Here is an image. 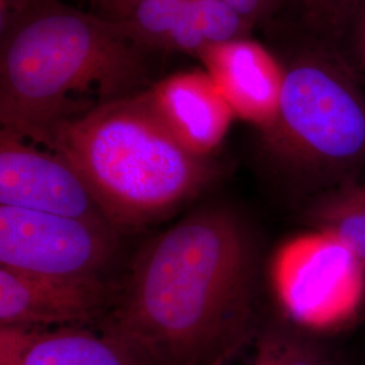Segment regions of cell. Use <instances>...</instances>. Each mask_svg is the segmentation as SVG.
I'll list each match as a JSON object with an SVG mask.
<instances>
[{
	"instance_id": "1",
	"label": "cell",
	"mask_w": 365,
	"mask_h": 365,
	"mask_svg": "<svg viewBox=\"0 0 365 365\" xmlns=\"http://www.w3.org/2000/svg\"><path fill=\"white\" fill-rule=\"evenodd\" d=\"M256 264L235 210H196L143 249L103 327L163 365L226 363L247 336Z\"/></svg>"
},
{
	"instance_id": "2",
	"label": "cell",
	"mask_w": 365,
	"mask_h": 365,
	"mask_svg": "<svg viewBox=\"0 0 365 365\" xmlns=\"http://www.w3.org/2000/svg\"><path fill=\"white\" fill-rule=\"evenodd\" d=\"M144 51L103 15L36 0L1 31V129L49 148L81 115L78 96L106 103L135 93L146 78Z\"/></svg>"
},
{
	"instance_id": "3",
	"label": "cell",
	"mask_w": 365,
	"mask_h": 365,
	"mask_svg": "<svg viewBox=\"0 0 365 365\" xmlns=\"http://www.w3.org/2000/svg\"><path fill=\"white\" fill-rule=\"evenodd\" d=\"M66 157L115 227L157 220L214 176L157 115L146 91L96 106L58 130L48 148Z\"/></svg>"
},
{
	"instance_id": "4",
	"label": "cell",
	"mask_w": 365,
	"mask_h": 365,
	"mask_svg": "<svg viewBox=\"0 0 365 365\" xmlns=\"http://www.w3.org/2000/svg\"><path fill=\"white\" fill-rule=\"evenodd\" d=\"M269 156L288 170L341 175L365 161V95L351 68L325 51L286 66L274 122L261 130Z\"/></svg>"
},
{
	"instance_id": "5",
	"label": "cell",
	"mask_w": 365,
	"mask_h": 365,
	"mask_svg": "<svg viewBox=\"0 0 365 365\" xmlns=\"http://www.w3.org/2000/svg\"><path fill=\"white\" fill-rule=\"evenodd\" d=\"M272 279L289 321L312 334L345 327L364 302V264L325 232L286 242L274 257Z\"/></svg>"
},
{
	"instance_id": "6",
	"label": "cell",
	"mask_w": 365,
	"mask_h": 365,
	"mask_svg": "<svg viewBox=\"0 0 365 365\" xmlns=\"http://www.w3.org/2000/svg\"><path fill=\"white\" fill-rule=\"evenodd\" d=\"M117 227L0 206V267L57 277H98L114 255Z\"/></svg>"
},
{
	"instance_id": "7",
	"label": "cell",
	"mask_w": 365,
	"mask_h": 365,
	"mask_svg": "<svg viewBox=\"0 0 365 365\" xmlns=\"http://www.w3.org/2000/svg\"><path fill=\"white\" fill-rule=\"evenodd\" d=\"M0 206L111 225L88 184L66 157L0 131ZM115 227V226H114Z\"/></svg>"
},
{
	"instance_id": "8",
	"label": "cell",
	"mask_w": 365,
	"mask_h": 365,
	"mask_svg": "<svg viewBox=\"0 0 365 365\" xmlns=\"http://www.w3.org/2000/svg\"><path fill=\"white\" fill-rule=\"evenodd\" d=\"M110 292L98 277H57L0 267V327H76L103 312Z\"/></svg>"
},
{
	"instance_id": "9",
	"label": "cell",
	"mask_w": 365,
	"mask_h": 365,
	"mask_svg": "<svg viewBox=\"0 0 365 365\" xmlns=\"http://www.w3.org/2000/svg\"><path fill=\"white\" fill-rule=\"evenodd\" d=\"M199 60L235 118L260 130L271 126L286 78V66L272 53L248 37L210 48Z\"/></svg>"
},
{
	"instance_id": "10",
	"label": "cell",
	"mask_w": 365,
	"mask_h": 365,
	"mask_svg": "<svg viewBox=\"0 0 365 365\" xmlns=\"http://www.w3.org/2000/svg\"><path fill=\"white\" fill-rule=\"evenodd\" d=\"M157 115L196 156L207 157L235 115L206 71L179 72L146 91Z\"/></svg>"
},
{
	"instance_id": "11",
	"label": "cell",
	"mask_w": 365,
	"mask_h": 365,
	"mask_svg": "<svg viewBox=\"0 0 365 365\" xmlns=\"http://www.w3.org/2000/svg\"><path fill=\"white\" fill-rule=\"evenodd\" d=\"M15 365H163L143 346L114 330L80 327L53 331L24 329Z\"/></svg>"
},
{
	"instance_id": "12",
	"label": "cell",
	"mask_w": 365,
	"mask_h": 365,
	"mask_svg": "<svg viewBox=\"0 0 365 365\" xmlns=\"http://www.w3.org/2000/svg\"><path fill=\"white\" fill-rule=\"evenodd\" d=\"M256 24L225 0H184L164 51L199 58L210 48L248 38Z\"/></svg>"
},
{
	"instance_id": "13",
	"label": "cell",
	"mask_w": 365,
	"mask_h": 365,
	"mask_svg": "<svg viewBox=\"0 0 365 365\" xmlns=\"http://www.w3.org/2000/svg\"><path fill=\"white\" fill-rule=\"evenodd\" d=\"M315 230L334 235L365 265V184H342L319 196L307 211Z\"/></svg>"
},
{
	"instance_id": "14",
	"label": "cell",
	"mask_w": 365,
	"mask_h": 365,
	"mask_svg": "<svg viewBox=\"0 0 365 365\" xmlns=\"http://www.w3.org/2000/svg\"><path fill=\"white\" fill-rule=\"evenodd\" d=\"M114 22L143 49L164 51L182 13L184 0H96Z\"/></svg>"
},
{
	"instance_id": "15",
	"label": "cell",
	"mask_w": 365,
	"mask_h": 365,
	"mask_svg": "<svg viewBox=\"0 0 365 365\" xmlns=\"http://www.w3.org/2000/svg\"><path fill=\"white\" fill-rule=\"evenodd\" d=\"M248 365H333V360L312 333L298 327L276 325L259 337Z\"/></svg>"
},
{
	"instance_id": "16",
	"label": "cell",
	"mask_w": 365,
	"mask_h": 365,
	"mask_svg": "<svg viewBox=\"0 0 365 365\" xmlns=\"http://www.w3.org/2000/svg\"><path fill=\"white\" fill-rule=\"evenodd\" d=\"M310 22L322 30L337 31L351 22L361 0H300Z\"/></svg>"
},
{
	"instance_id": "17",
	"label": "cell",
	"mask_w": 365,
	"mask_h": 365,
	"mask_svg": "<svg viewBox=\"0 0 365 365\" xmlns=\"http://www.w3.org/2000/svg\"><path fill=\"white\" fill-rule=\"evenodd\" d=\"M353 56L365 72V0H361L351 19Z\"/></svg>"
},
{
	"instance_id": "18",
	"label": "cell",
	"mask_w": 365,
	"mask_h": 365,
	"mask_svg": "<svg viewBox=\"0 0 365 365\" xmlns=\"http://www.w3.org/2000/svg\"><path fill=\"white\" fill-rule=\"evenodd\" d=\"M225 1L233 6L240 13L248 16L249 19H252L255 24L262 18H265L274 9V6L267 0H225Z\"/></svg>"
},
{
	"instance_id": "19",
	"label": "cell",
	"mask_w": 365,
	"mask_h": 365,
	"mask_svg": "<svg viewBox=\"0 0 365 365\" xmlns=\"http://www.w3.org/2000/svg\"><path fill=\"white\" fill-rule=\"evenodd\" d=\"M267 1H268V3H271V4H272V6H274V1H276V0H267Z\"/></svg>"
},
{
	"instance_id": "20",
	"label": "cell",
	"mask_w": 365,
	"mask_h": 365,
	"mask_svg": "<svg viewBox=\"0 0 365 365\" xmlns=\"http://www.w3.org/2000/svg\"><path fill=\"white\" fill-rule=\"evenodd\" d=\"M91 1H95V3H96V0H91Z\"/></svg>"
}]
</instances>
